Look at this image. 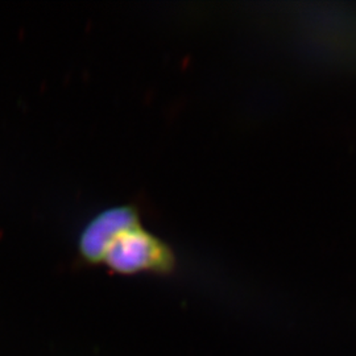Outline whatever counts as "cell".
Masks as SVG:
<instances>
[{
    "mask_svg": "<svg viewBox=\"0 0 356 356\" xmlns=\"http://www.w3.org/2000/svg\"><path fill=\"white\" fill-rule=\"evenodd\" d=\"M170 247L141 223L122 231L108 245L102 264L115 273L132 276L139 273H169L175 268Z\"/></svg>",
    "mask_w": 356,
    "mask_h": 356,
    "instance_id": "6da1fadb",
    "label": "cell"
},
{
    "mask_svg": "<svg viewBox=\"0 0 356 356\" xmlns=\"http://www.w3.org/2000/svg\"><path fill=\"white\" fill-rule=\"evenodd\" d=\"M140 223V216L132 204L106 209L90 219L78 236L79 256L89 264H102L108 245L124 229Z\"/></svg>",
    "mask_w": 356,
    "mask_h": 356,
    "instance_id": "7a4b0ae2",
    "label": "cell"
}]
</instances>
